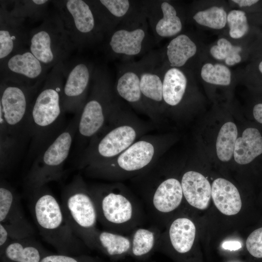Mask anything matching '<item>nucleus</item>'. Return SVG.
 I'll list each match as a JSON object with an SVG mask.
<instances>
[{
  "instance_id": "obj_38",
  "label": "nucleus",
  "mask_w": 262,
  "mask_h": 262,
  "mask_svg": "<svg viewBox=\"0 0 262 262\" xmlns=\"http://www.w3.org/2000/svg\"><path fill=\"white\" fill-rule=\"evenodd\" d=\"M40 262H110L87 254L70 255L50 252Z\"/></svg>"
},
{
  "instance_id": "obj_22",
  "label": "nucleus",
  "mask_w": 262,
  "mask_h": 262,
  "mask_svg": "<svg viewBox=\"0 0 262 262\" xmlns=\"http://www.w3.org/2000/svg\"><path fill=\"white\" fill-rule=\"evenodd\" d=\"M49 253L33 236L13 240L0 251V262H40Z\"/></svg>"
},
{
  "instance_id": "obj_30",
  "label": "nucleus",
  "mask_w": 262,
  "mask_h": 262,
  "mask_svg": "<svg viewBox=\"0 0 262 262\" xmlns=\"http://www.w3.org/2000/svg\"><path fill=\"white\" fill-rule=\"evenodd\" d=\"M262 153V136L258 129L248 128L237 139L233 156L236 163L247 164Z\"/></svg>"
},
{
  "instance_id": "obj_40",
  "label": "nucleus",
  "mask_w": 262,
  "mask_h": 262,
  "mask_svg": "<svg viewBox=\"0 0 262 262\" xmlns=\"http://www.w3.org/2000/svg\"><path fill=\"white\" fill-rule=\"evenodd\" d=\"M11 241L7 229L3 224L0 223V251Z\"/></svg>"
},
{
  "instance_id": "obj_20",
  "label": "nucleus",
  "mask_w": 262,
  "mask_h": 262,
  "mask_svg": "<svg viewBox=\"0 0 262 262\" xmlns=\"http://www.w3.org/2000/svg\"><path fill=\"white\" fill-rule=\"evenodd\" d=\"M0 62L28 45L29 33L25 19L9 13L5 0L0 1Z\"/></svg>"
},
{
  "instance_id": "obj_4",
  "label": "nucleus",
  "mask_w": 262,
  "mask_h": 262,
  "mask_svg": "<svg viewBox=\"0 0 262 262\" xmlns=\"http://www.w3.org/2000/svg\"><path fill=\"white\" fill-rule=\"evenodd\" d=\"M163 134H145L125 150L107 161L87 166L82 169L91 178L120 182L131 179L157 162L167 147Z\"/></svg>"
},
{
  "instance_id": "obj_42",
  "label": "nucleus",
  "mask_w": 262,
  "mask_h": 262,
  "mask_svg": "<svg viewBox=\"0 0 262 262\" xmlns=\"http://www.w3.org/2000/svg\"><path fill=\"white\" fill-rule=\"evenodd\" d=\"M222 247L226 249L236 250L241 247V245L238 241H227L222 244Z\"/></svg>"
},
{
  "instance_id": "obj_35",
  "label": "nucleus",
  "mask_w": 262,
  "mask_h": 262,
  "mask_svg": "<svg viewBox=\"0 0 262 262\" xmlns=\"http://www.w3.org/2000/svg\"><path fill=\"white\" fill-rule=\"evenodd\" d=\"M241 48L233 46L231 43L224 38L219 39L217 44L210 49V53L215 59L224 60L227 65L232 66L239 63L241 60L239 54Z\"/></svg>"
},
{
  "instance_id": "obj_34",
  "label": "nucleus",
  "mask_w": 262,
  "mask_h": 262,
  "mask_svg": "<svg viewBox=\"0 0 262 262\" xmlns=\"http://www.w3.org/2000/svg\"><path fill=\"white\" fill-rule=\"evenodd\" d=\"M193 18L200 25L214 29H221L226 26L227 14L223 8L213 6L197 12Z\"/></svg>"
},
{
  "instance_id": "obj_41",
  "label": "nucleus",
  "mask_w": 262,
  "mask_h": 262,
  "mask_svg": "<svg viewBox=\"0 0 262 262\" xmlns=\"http://www.w3.org/2000/svg\"><path fill=\"white\" fill-rule=\"evenodd\" d=\"M254 118L260 123L262 124V103L255 105L253 110Z\"/></svg>"
},
{
  "instance_id": "obj_44",
  "label": "nucleus",
  "mask_w": 262,
  "mask_h": 262,
  "mask_svg": "<svg viewBox=\"0 0 262 262\" xmlns=\"http://www.w3.org/2000/svg\"><path fill=\"white\" fill-rule=\"evenodd\" d=\"M259 69L260 72L262 73V61L259 64Z\"/></svg>"
},
{
  "instance_id": "obj_39",
  "label": "nucleus",
  "mask_w": 262,
  "mask_h": 262,
  "mask_svg": "<svg viewBox=\"0 0 262 262\" xmlns=\"http://www.w3.org/2000/svg\"><path fill=\"white\" fill-rule=\"evenodd\" d=\"M246 246L252 256L262 258V227L255 229L249 234L246 241Z\"/></svg>"
},
{
  "instance_id": "obj_27",
  "label": "nucleus",
  "mask_w": 262,
  "mask_h": 262,
  "mask_svg": "<svg viewBox=\"0 0 262 262\" xmlns=\"http://www.w3.org/2000/svg\"><path fill=\"white\" fill-rule=\"evenodd\" d=\"M197 47L190 37L180 34L173 38L167 45L164 54L161 52L164 62L172 67L180 68L196 53Z\"/></svg>"
},
{
  "instance_id": "obj_15",
  "label": "nucleus",
  "mask_w": 262,
  "mask_h": 262,
  "mask_svg": "<svg viewBox=\"0 0 262 262\" xmlns=\"http://www.w3.org/2000/svg\"><path fill=\"white\" fill-rule=\"evenodd\" d=\"M49 68L29 49H22L0 62V82L33 85L45 81Z\"/></svg>"
},
{
  "instance_id": "obj_37",
  "label": "nucleus",
  "mask_w": 262,
  "mask_h": 262,
  "mask_svg": "<svg viewBox=\"0 0 262 262\" xmlns=\"http://www.w3.org/2000/svg\"><path fill=\"white\" fill-rule=\"evenodd\" d=\"M227 22L229 28V35L232 38H240L248 31L247 18L245 13L242 11H231L227 15Z\"/></svg>"
},
{
  "instance_id": "obj_2",
  "label": "nucleus",
  "mask_w": 262,
  "mask_h": 262,
  "mask_svg": "<svg viewBox=\"0 0 262 262\" xmlns=\"http://www.w3.org/2000/svg\"><path fill=\"white\" fill-rule=\"evenodd\" d=\"M120 104L108 124L88 143L78 162L80 170L101 163L119 155L139 138L153 129Z\"/></svg>"
},
{
  "instance_id": "obj_13",
  "label": "nucleus",
  "mask_w": 262,
  "mask_h": 262,
  "mask_svg": "<svg viewBox=\"0 0 262 262\" xmlns=\"http://www.w3.org/2000/svg\"><path fill=\"white\" fill-rule=\"evenodd\" d=\"M148 28L147 18L118 26L105 38L103 48L105 53L110 58L127 60L149 52L157 43L149 33Z\"/></svg>"
},
{
  "instance_id": "obj_28",
  "label": "nucleus",
  "mask_w": 262,
  "mask_h": 262,
  "mask_svg": "<svg viewBox=\"0 0 262 262\" xmlns=\"http://www.w3.org/2000/svg\"><path fill=\"white\" fill-rule=\"evenodd\" d=\"M167 233L170 244L174 250L180 254H185L193 246L196 228L191 219L180 217L172 221Z\"/></svg>"
},
{
  "instance_id": "obj_8",
  "label": "nucleus",
  "mask_w": 262,
  "mask_h": 262,
  "mask_svg": "<svg viewBox=\"0 0 262 262\" xmlns=\"http://www.w3.org/2000/svg\"><path fill=\"white\" fill-rule=\"evenodd\" d=\"M62 208L70 227L89 249L95 250L98 221L96 208L88 185L80 174L63 189Z\"/></svg>"
},
{
  "instance_id": "obj_17",
  "label": "nucleus",
  "mask_w": 262,
  "mask_h": 262,
  "mask_svg": "<svg viewBox=\"0 0 262 262\" xmlns=\"http://www.w3.org/2000/svg\"><path fill=\"white\" fill-rule=\"evenodd\" d=\"M91 2L106 36L120 25L131 24L147 18L143 0H92Z\"/></svg>"
},
{
  "instance_id": "obj_14",
  "label": "nucleus",
  "mask_w": 262,
  "mask_h": 262,
  "mask_svg": "<svg viewBox=\"0 0 262 262\" xmlns=\"http://www.w3.org/2000/svg\"><path fill=\"white\" fill-rule=\"evenodd\" d=\"M140 89L152 124L158 126L165 111L163 97V60L161 52L152 50L139 61Z\"/></svg>"
},
{
  "instance_id": "obj_26",
  "label": "nucleus",
  "mask_w": 262,
  "mask_h": 262,
  "mask_svg": "<svg viewBox=\"0 0 262 262\" xmlns=\"http://www.w3.org/2000/svg\"><path fill=\"white\" fill-rule=\"evenodd\" d=\"M212 197L217 209L227 215H235L242 207V201L237 188L229 181L217 178L212 185Z\"/></svg>"
},
{
  "instance_id": "obj_16",
  "label": "nucleus",
  "mask_w": 262,
  "mask_h": 262,
  "mask_svg": "<svg viewBox=\"0 0 262 262\" xmlns=\"http://www.w3.org/2000/svg\"><path fill=\"white\" fill-rule=\"evenodd\" d=\"M95 68L93 64L85 60L74 62L68 69L65 64L62 104L65 113L75 114L81 111L87 98Z\"/></svg>"
},
{
  "instance_id": "obj_25",
  "label": "nucleus",
  "mask_w": 262,
  "mask_h": 262,
  "mask_svg": "<svg viewBox=\"0 0 262 262\" xmlns=\"http://www.w3.org/2000/svg\"><path fill=\"white\" fill-rule=\"evenodd\" d=\"M131 249V237L98 229L95 236V250L105 255L111 261H117L130 255Z\"/></svg>"
},
{
  "instance_id": "obj_12",
  "label": "nucleus",
  "mask_w": 262,
  "mask_h": 262,
  "mask_svg": "<svg viewBox=\"0 0 262 262\" xmlns=\"http://www.w3.org/2000/svg\"><path fill=\"white\" fill-rule=\"evenodd\" d=\"M42 83L26 85L8 82H0V114L4 119L6 131L22 142L29 137V112Z\"/></svg>"
},
{
  "instance_id": "obj_19",
  "label": "nucleus",
  "mask_w": 262,
  "mask_h": 262,
  "mask_svg": "<svg viewBox=\"0 0 262 262\" xmlns=\"http://www.w3.org/2000/svg\"><path fill=\"white\" fill-rule=\"evenodd\" d=\"M146 18L156 43L164 38L174 36L182 29L175 6L166 0H143Z\"/></svg>"
},
{
  "instance_id": "obj_23",
  "label": "nucleus",
  "mask_w": 262,
  "mask_h": 262,
  "mask_svg": "<svg viewBox=\"0 0 262 262\" xmlns=\"http://www.w3.org/2000/svg\"><path fill=\"white\" fill-rule=\"evenodd\" d=\"M183 197L191 206L204 210L212 196V186L208 180L199 172L189 170L181 178Z\"/></svg>"
},
{
  "instance_id": "obj_21",
  "label": "nucleus",
  "mask_w": 262,
  "mask_h": 262,
  "mask_svg": "<svg viewBox=\"0 0 262 262\" xmlns=\"http://www.w3.org/2000/svg\"><path fill=\"white\" fill-rule=\"evenodd\" d=\"M140 66L138 61L128 62L119 67L114 91L135 110L149 117L140 89Z\"/></svg>"
},
{
  "instance_id": "obj_10",
  "label": "nucleus",
  "mask_w": 262,
  "mask_h": 262,
  "mask_svg": "<svg viewBox=\"0 0 262 262\" xmlns=\"http://www.w3.org/2000/svg\"><path fill=\"white\" fill-rule=\"evenodd\" d=\"M76 49L91 47L106 36L91 0H51Z\"/></svg>"
},
{
  "instance_id": "obj_11",
  "label": "nucleus",
  "mask_w": 262,
  "mask_h": 262,
  "mask_svg": "<svg viewBox=\"0 0 262 262\" xmlns=\"http://www.w3.org/2000/svg\"><path fill=\"white\" fill-rule=\"evenodd\" d=\"M31 52L49 69L64 63L76 48L56 10L48 15L29 33L28 45Z\"/></svg>"
},
{
  "instance_id": "obj_33",
  "label": "nucleus",
  "mask_w": 262,
  "mask_h": 262,
  "mask_svg": "<svg viewBox=\"0 0 262 262\" xmlns=\"http://www.w3.org/2000/svg\"><path fill=\"white\" fill-rule=\"evenodd\" d=\"M23 142L9 134L6 131H0V171H4L13 164Z\"/></svg>"
},
{
  "instance_id": "obj_7",
  "label": "nucleus",
  "mask_w": 262,
  "mask_h": 262,
  "mask_svg": "<svg viewBox=\"0 0 262 262\" xmlns=\"http://www.w3.org/2000/svg\"><path fill=\"white\" fill-rule=\"evenodd\" d=\"M160 159L143 173L131 179L157 226L163 215L179 207L183 197L181 181L164 176Z\"/></svg>"
},
{
  "instance_id": "obj_5",
  "label": "nucleus",
  "mask_w": 262,
  "mask_h": 262,
  "mask_svg": "<svg viewBox=\"0 0 262 262\" xmlns=\"http://www.w3.org/2000/svg\"><path fill=\"white\" fill-rule=\"evenodd\" d=\"M31 210L41 237L57 253L78 255L89 249L68 225L61 203L47 186L31 192Z\"/></svg>"
},
{
  "instance_id": "obj_29",
  "label": "nucleus",
  "mask_w": 262,
  "mask_h": 262,
  "mask_svg": "<svg viewBox=\"0 0 262 262\" xmlns=\"http://www.w3.org/2000/svg\"><path fill=\"white\" fill-rule=\"evenodd\" d=\"M160 237L157 228H136L131 233L130 255L138 260L146 259L157 250Z\"/></svg>"
},
{
  "instance_id": "obj_18",
  "label": "nucleus",
  "mask_w": 262,
  "mask_h": 262,
  "mask_svg": "<svg viewBox=\"0 0 262 262\" xmlns=\"http://www.w3.org/2000/svg\"><path fill=\"white\" fill-rule=\"evenodd\" d=\"M0 223L7 229L11 241L33 236L34 229L24 214L19 195L3 180L0 183Z\"/></svg>"
},
{
  "instance_id": "obj_3",
  "label": "nucleus",
  "mask_w": 262,
  "mask_h": 262,
  "mask_svg": "<svg viewBox=\"0 0 262 262\" xmlns=\"http://www.w3.org/2000/svg\"><path fill=\"white\" fill-rule=\"evenodd\" d=\"M88 188L104 229L127 235L141 226L145 218L143 206L126 185L113 182Z\"/></svg>"
},
{
  "instance_id": "obj_31",
  "label": "nucleus",
  "mask_w": 262,
  "mask_h": 262,
  "mask_svg": "<svg viewBox=\"0 0 262 262\" xmlns=\"http://www.w3.org/2000/svg\"><path fill=\"white\" fill-rule=\"evenodd\" d=\"M8 2L11 7L7 8L11 16L25 19L28 18L33 22H38L43 21L48 15L49 4L51 0H16Z\"/></svg>"
},
{
  "instance_id": "obj_6",
  "label": "nucleus",
  "mask_w": 262,
  "mask_h": 262,
  "mask_svg": "<svg viewBox=\"0 0 262 262\" xmlns=\"http://www.w3.org/2000/svg\"><path fill=\"white\" fill-rule=\"evenodd\" d=\"M92 83L90 94L80 113L76 134L81 147L87 146L103 129L121 104L106 69L95 67Z\"/></svg>"
},
{
  "instance_id": "obj_36",
  "label": "nucleus",
  "mask_w": 262,
  "mask_h": 262,
  "mask_svg": "<svg viewBox=\"0 0 262 262\" xmlns=\"http://www.w3.org/2000/svg\"><path fill=\"white\" fill-rule=\"evenodd\" d=\"M201 76L206 82L220 85H228L231 82V72L226 66L205 64L202 67Z\"/></svg>"
},
{
  "instance_id": "obj_24",
  "label": "nucleus",
  "mask_w": 262,
  "mask_h": 262,
  "mask_svg": "<svg viewBox=\"0 0 262 262\" xmlns=\"http://www.w3.org/2000/svg\"><path fill=\"white\" fill-rule=\"evenodd\" d=\"M187 85V77L180 68L170 67L163 62V97L165 111L167 107H175L182 102Z\"/></svg>"
},
{
  "instance_id": "obj_43",
  "label": "nucleus",
  "mask_w": 262,
  "mask_h": 262,
  "mask_svg": "<svg viewBox=\"0 0 262 262\" xmlns=\"http://www.w3.org/2000/svg\"><path fill=\"white\" fill-rule=\"evenodd\" d=\"M233 2L238 4L240 7L250 6L255 4L257 0H233Z\"/></svg>"
},
{
  "instance_id": "obj_32",
  "label": "nucleus",
  "mask_w": 262,
  "mask_h": 262,
  "mask_svg": "<svg viewBox=\"0 0 262 262\" xmlns=\"http://www.w3.org/2000/svg\"><path fill=\"white\" fill-rule=\"evenodd\" d=\"M237 134V127L234 123L227 122L221 128L217 137L216 149L217 155L221 161L228 162L231 158Z\"/></svg>"
},
{
  "instance_id": "obj_9",
  "label": "nucleus",
  "mask_w": 262,
  "mask_h": 262,
  "mask_svg": "<svg viewBox=\"0 0 262 262\" xmlns=\"http://www.w3.org/2000/svg\"><path fill=\"white\" fill-rule=\"evenodd\" d=\"M81 111L75 114L65 129L36 158L25 179V185L31 192L59 180L73 140L77 134Z\"/></svg>"
},
{
  "instance_id": "obj_1",
  "label": "nucleus",
  "mask_w": 262,
  "mask_h": 262,
  "mask_svg": "<svg viewBox=\"0 0 262 262\" xmlns=\"http://www.w3.org/2000/svg\"><path fill=\"white\" fill-rule=\"evenodd\" d=\"M65 63L54 66L35 97L28 117L31 151L38 156L65 129L62 104Z\"/></svg>"
}]
</instances>
